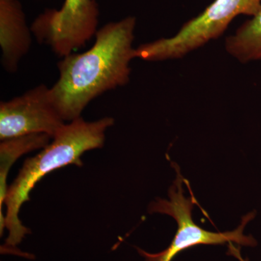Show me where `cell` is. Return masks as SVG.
Returning a JSON list of instances; mask_svg holds the SVG:
<instances>
[{
    "mask_svg": "<svg viewBox=\"0 0 261 261\" xmlns=\"http://www.w3.org/2000/svg\"><path fill=\"white\" fill-rule=\"evenodd\" d=\"M51 136L47 134H34L1 141L0 143V233L5 228V217L3 205L6 198L8 173L13 165L23 154L42 149L50 143Z\"/></svg>",
    "mask_w": 261,
    "mask_h": 261,
    "instance_id": "8",
    "label": "cell"
},
{
    "mask_svg": "<svg viewBox=\"0 0 261 261\" xmlns=\"http://www.w3.org/2000/svg\"><path fill=\"white\" fill-rule=\"evenodd\" d=\"M33 35L19 0H0L1 63L8 73H15L29 53Z\"/></svg>",
    "mask_w": 261,
    "mask_h": 261,
    "instance_id": "7",
    "label": "cell"
},
{
    "mask_svg": "<svg viewBox=\"0 0 261 261\" xmlns=\"http://www.w3.org/2000/svg\"><path fill=\"white\" fill-rule=\"evenodd\" d=\"M50 95V87L40 84L0 103V140L34 134L51 136L65 124Z\"/></svg>",
    "mask_w": 261,
    "mask_h": 261,
    "instance_id": "6",
    "label": "cell"
},
{
    "mask_svg": "<svg viewBox=\"0 0 261 261\" xmlns=\"http://www.w3.org/2000/svg\"><path fill=\"white\" fill-rule=\"evenodd\" d=\"M114 118L104 117L87 121L82 117L67 122L53 136L50 143L35 156L25 160L18 176L8 187L5 228L8 236L4 245L17 247L31 231L19 218L22 206L30 199V193L46 175L69 165L83 166L82 154L103 147L106 132L114 125Z\"/></svg>",
    "mask_w": 261,
    "mask_h": 261,
    "instance_id": "2",
    "label": "cell"
},
{
    "mask_svg": "<svg viewBox=\"0 0 261 261\" xmlns=\"http://www.w3.org/2000/svg\"><path fill=\"white\" fill-rule=\"evenodd\" d=\"M176 171V178L168 190V200L158 198L149 206L150 213H160L171 216L177 223V231L171 245L163 251L151 254L139 250L144 257L151 261H172L179 252L200 245H218L236 243L243 246H255L256 242L250 236L244 234L245 226L253 218L254 214L244 216L241 224L236 229L226 232L216 233L197 226L192 219V211L196 200L192 193L187 197L184 190L185 178L177 165L172 163Z\"/></svg>",
    "mask_w": 261,
    "mask_h": 261,
    "instance_id": "4",
    "label": "cell"
},
{
    "mask_svg": "<svg viewBox=\"0 0 261 261\" xmlns=\"http://www.w3.org/2000/svg\"><path fill=\"white\" fill-rule=\"evenodd\" d=\"M225 49L242 63L261 61V8L226 38Z\"/></svg>",
    "mask_w": 261,
    "mask_h": 261,
    "instance_id": "9",
    "label": "cell"
},
{
    "mask_svg": "<svg viewBox=\"0 0 261 261\" xmlns=\"http://www.w3.org/2000/svg\"><path fill=\"white\" fill-rule=\"evenodd\" d=\"M136 24L135 16L106 23L98 29L90 49L58 62L59 78L50 87V95L65 122L80 118L95 98L130 82Z\"/></svg>",
    "mask_w": 261,
    "mask_h": 261,
    "instance_id": "1",
    "label": "cell"
},
{
    "mask_svg": "<svg viewBox=\"0 0 261 261\" xmlns=\"http://www.w3.org/2000/svg\"><path fill=\"white\" fill-rule=\"evenodd\" d=\"M99 16L96 0H65L59 10L46 9L38 15L31 29L38 42L62 58L95 36Z\"/></svg>",
    "mask_w": 261,
    "mask_h": 261,
    "instance_id": "5",
    "label": "cell"
},
{
    "mask_svg": "<svg viewBox=\"0 0 261 261\" xmlns=\"http://www.w3.org/2000/svg\"><path fill=\"white\" fill-rule=\"evenodd\" d=\"M260 8L261 0H214L200 15L184 24L172 37L136 48L135 58L163 61L183 58L221 37L239 15L252 17Z\"/></svg>",
    "mask_w": 261,
    "mask_h": 261,
    "instance_id": "3",
    "label": "cell"
},
{
    "mask_svg": "<svg viewBox=\"0 0 261 261\" xmlns=\"http://www.w3.org/2000/svg\"><path fill=\"white\" fill-rule=\"evenodd\" d=\"M145 261H151L150 259L148 258V257H146Z\"/></svg>",
    "mask_w": 261,
    "mask_h": 261,
    "instance_id": "10",
    "label": "cell"
}]
</instances>
